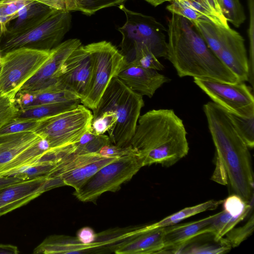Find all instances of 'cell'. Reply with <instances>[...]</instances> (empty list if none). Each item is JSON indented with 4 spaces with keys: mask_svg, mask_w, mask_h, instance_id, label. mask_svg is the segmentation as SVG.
Here are the masks:
<instances>
[{
    "mask_svg": "<svg viewBox=\"0 0 254 254\" xmlns=\"http://www.w3.org/2000/svg\"><path fill=\"white\" fill-rule=\"evenodd\" d=\"M216 148L217 169L231 189L246 201H254V172L249 148L236 131L227 112L212 101L203 106Z\"/></svg>",
    "mask_w": 254,
    "mask_h": 254,
    "instance_id": "obj_1",
    "label": "cell"
},
{
    "mask_svg": "<svg viewBox=\"0 0 254 254\" xmlns=\"http://www.w3.org/2000/svg\"><path fill=\"white\" fill-rule=\"evenodd\" d=\"M167 57L180 77L239 82L237 76L209 48L193 24L172 14L168 20Z\"/></svg>",
    "mask_w": 254,
    "mask_h": 254,
    "instance_id": "obj_2",
    "label": "cell"
},
{
    "mask_svg": "<svg viewBox=\"0 0 254 254\" xmlns=\"http://www.w3.org/2000/svg\"><path fill=\"white\" fill-rule=\"evenodd\" d=\"M183 120L172 109L150 110L140 116L130 145L143 166L169 167L186 156L189 147Z\"/></svg>",
    "mask_w": 254,
    "mask_h": 254,
    "instance_id": "obj_3",
    "label": "cell"
},
{
    "mask_svg": "<svg viewBox=\"0 0 254 254\" xmlns=\"http://www.w3.org/2000/svg\"><path fill=\"white\" fill-rule=\"evenodd\" d=\"M144 105L143 96L115 77L109 84L96 108L92 110V114L108 111L114 112L117 121L108 130V136L112 144L126 147L130 145Z\"/></svg>",
    "mask_w": 254,
    "mask_h": 254,
    "instance_id": "obj_4",
    "label": "cell"
},
{
    "mask_svg": "<svg viewBox=\"0 0 254 254\" xmlns=\"http://www.w3.org/2000/svg\"><path fill=\"white\" fill-rule=\"evenodd\" d=\"M69 11L57 10L35 27L25 32L0 35V53L20 48L51 51L58 45L70 29Z\"/></svg>",
    "mask_w": 254,
    "mask_h": 254,
    "instance_id": "obj_5",
    "label": "cell"
},
{
    "mask_svg": "<svg viewBox=\"0 0 254 254\" xmlns=\"http://www.w3.org/2000/svg\"><path fill=\"white\" fill-rule=\"evenodd\" d=\"M119 8L126 16V22L118 30L122 35L121 54L137 47H145L157 58H166L167 29L152 16L134 12L123 4Z\"/></svg>",
    "mask_w": 254,
    "mask_h": 254,
    "instance_id": "obj_6",
    "label": "cell"
},
{
    "mask_svg": "<svg viewBox=\"0 0 254 254\" xmlns=\"http://www.w3.org/2000/svg\"><path fill=\"white\" fill-rule=\"evenodd\" d=\"M93 114L83 105L40 120L34 131L46 139L50 148H57L77 142L91 129Z\"/></svg>",
    "mask_w": 254,
    "mask_h": 254,
    "instance_id": "obj_7",
    "label": "cell"
},
{
    "mask_svg": "<svg viewBox=\"0 0 254 254\" xmlns=\"http://www.w3.org/2000/svg\"><path fill=\"white\" fill-rule=\"evenodd\" d=\"M142 167L143 160L139 154L119 157L101 168L73 194L81 201L95 203L103 193L119 190Z\"/></svg>",
    "mask_w": 254,
    "mask_h": 254,
    "instance_id": "obj_8",
    "label": "cell"
},
{
    "mask_svg": "<svg viewBox=\"0 0 254 254\" xmlns=\"http://www.w3.org/2000/svg\"><path fill=\"white\" fill-rule=\"evenodd\" d=\"M51 51L15 49L2 55L0 64V93L12 99L48 59Z\"/></svg>",
    "mask_w": 254,
    "mask_h": 254,
    "instance_id": "obj_9",
    "label": "cell"
},
{
    "mask_svg": "<svg viewBox=\"0 0 254 254\" xmlns=\"http://www.w3.org/2000/svg\"><path fill=\"white\" fill-rule=\"evenodd\" d=\"M86 46L92 56L93 68L89 88L80 103L93 110L112 79L117 77L125 61L120 51L110 42L103 41Z\"/></svg>",
    "mask_w": 254,
    "mask_h": 254,
    "instance_id": "obj_10",
    "label": "cell"
},
{
    "mask_svg": "<svg viewBox=\"0 0 254 254\" xmlns=\"http://www.w3.org/2000/svg\"><path fill=\"white\" fill-rule=\"evenodd\" d=\"M194 83L226 111L239 116H254L253 88L244 82L229 83L193 78Z\"/></svg>",
    "mask_w": 254,
    "mask_h": 254,
    "instance_id": "obj_11",
    "label": "cell"
},
{
    "mask_svg": "<svg viewBox=\"0 0 254 254\" xmlns=\"http://www.w3.org/2000/svg\"><path fill=\"white\" fill-rule=\"evenodd\" d=\"M118 158L106 157L98 153L70 154L57 163L46 176L59 178L64 184L79 189L104 166Z\"/></svg>",
    "mask_w": 254,
    "mask_h": 254,
    "instance_id": "obj_12",
    "label": "cell"
},
{
    "mask_svg": "<svg viewBox=\"0 0 254 254\" xmlns=\"http://www.w3.org/2000/svg\"><path fill=\"white\" fill-rule=\"evenodd\" d=\"M93 68L91 54L86 46L74 50L61 67L58 82L82 99L89 88Z\"/></svg>",
    "mask_w": 254,
    "mask_h": 254,
    "instance_id": "obj_13",
    "label": "cell"
},
{
    "mask_svg": "<svg viewBox=\"0 0 254 254\" xmlns=\"http://www.w3.org/2000/svg\"><path fill=\"white\" fill-rule=\"evenodd\" d=\"M64 186L60 178L46 175L12 185L0 191V216L25 205L47 191Z\"/></svg>",
    "mask_w": 254,
    "mask_h": 254,
    "instance_id": "obj_14",
    "label": "cell"
},
{
    "mask_svg": "<svg viewBox=\"0 0 254 254\" xmlns=\"http://www.w3.org/2000/svg\"><path fill=\"white\" fill-rule=\"evenodd\" d=\"M81 45L79 39H72L53 49L47 61L20 90L36 91L56 83L62 66L70 54Z\"/></svg>",
    "mask_w": 254,
    "mask_h": 254,
    "instance_id": "obj_15",
    "label": "cell"
},
{
    "mask_svg": "<svg viewBox=\"0 0 254 254\" xmlns=\"http://www.w3.org/2000/svg\"><path fill=\"white\" fill-rule=\"evenodd\" d=\"M166 9L190 22L206 20L222 27H230L222 12L221 0H173Z\"/></svg>",
    "mask_w": 254,
    "mask_h": 254,
    "instance_id": "obj_16",
    "label": "cell"
},
{
    "mask_svg": "<svg viewBox=\"0 0 254 254\" xmlns=\"http://www.w3.org/2000/svg\"><path fill=\"white\" fill-rule=\"evenodd\" d=\"M217 57L237 76L239 82L248 81L249 59L245 39L239 32L230 27L226 30Z\"/></svg>",
    "mask_w": 254,
    "mask_h": 254,
    "instance_id": "obj_17",
    "label": "cell"
},
{
    "mask_svg": "<svg viewBox=\"0 0 254 254\" xmlns=\"http://www.w3.org/2000/svg\"><path fill=\"white\" fill-rule=\"evenodd\" d=\"M117 77L128 88L142 96L151 98L170 78L157 70L125 62Z\"/></svg>",
    "mask_w": 254,
    "mask_h": 254,
    "instance_id": "obj_18",
    "label": "cell"
},
{
    "mask_svg": "<svg viewBox=\"0 0 254 254\" xmlns=\"http://www.w3.org/2000/svg\"><path fill=\"white\" fill-rule=\"evenodd\" d=\"M212 215L199 220L164 227V247L161 253L178 254L184 246L197 237L211 233L209 225Z\"/></svg>",
    "mask_w": 254,
    "mask_h": 254,
    "instance_id": "obj_19",
    "label": "cell"
},
{
    "mask_svg": "<svg viewBox=\"0 0 254 254\" xmlns=\"http://www.w3.org/2000/svg\"><path fill=\"white\" fill-rule=\"evenodd\" d=\"M80 100L79 97L59 82L36 91L20 90L15 102L18 108L29 106Z\"/></svg>",
    "mask_w": 254,
    "mask_h": 254,
    "instance_id": "obj_20",
    "label": "cell"
},
{
    "mask_svg": "<svg viewBox=\"0 0 254 254\" xmlns=\"http://www.w3.org/2000/svg\"><path fill=\"white\" fill-rule=\"evenodd\" d=\"M164 228L144 231L137 228L135 234L119 245L115 250L116 254H158L164 247Z\"/></svg>",
    "mask_w": 254,
    "mask_h": 254,
    "instance_id": "obj_21",
    "label": "cell"
},
{
    "mask_svg": "<svg viewBox=\"0 0 254 254\" xmlns=\"http://www.w3.org/2000/svg\"><path fill=\"white\" fill-rule=\"evenodd\" d=\"M57 10L43 3L32 0L21 8L14 19L6 25L7 34H16L27 31L41 23Z\"/></svg>",
    "mask_w": 254,
    "mask_h": 254,
    "instance_id": "obj_22",
    "label": "cell"
},
{
    "mask_svg": "<svg viewBox=\"0 0 254 254\" xmlns=\"http://www.w3.org/2000/svg\"><path fill=\"white\" fill-rule=\"evenodd\" d=\"M41 137L32 131L0 136V168L6 164Z\"/></svg>",
    "mask_w": 254,
    "mask_h": 254,
    "instance_id": "obj_23",
    "label": "cell"
},
{
    "mask_svg": "<svg viewBox=\"0 0 254 254\" xmlns=\"http://www.w3.org/2000/svg\"><path fill=\"white\" fill-rule=\"evenodd\" d=\"M50 149L48 141L41 137L9 162L0 168V176H11L18 171L40 162L43 155Z\"/></svg>",
    "mask_w": 254,
    "mask_h": 254,
    "instance_id": "obj_24",
    "label": "cell"
},
{
    "mask_svg": "<svg viewBox=\"0 0 254 254\" xmlns=\"http://www.w3.org/2000/svg\"><path fill=\"white\" fill-rule=\"evenodd\" d=\"M59 10L79 11L91 15L100 9L121 4L127 0H33Z\"/></svg>",
    "mask_w": 254,
    "mask_h": 254,
    "instance_id": "obj_25",
    "label": "cell"
},
{
    "mask_svg": "<svg viewBox=\"0 0 254 254\" xmlns=\"http://www.w3.org/2000/svg\"><path fill=\"white\" fill-rule=\"evenodd\" d=\"M90 245L80 243L77 238L53 235L46 238L33 250L34 254H80L89 250Z\"/></svg>",
    "mask_w": 254,
    "mask_h": 254,
    "instance_id": "obj_26",
    "label": "cell"
},
{
    "mask_svg": "<svg viewBox=\"0 0 254 254\" xmlns=\"http://www.w3.org/2000/svg\"><path fill=\"white\" fill-rule=\"evenodd\" d=\"M223 200H209L198 204L186 207L155 223L141 227V231L172 226L178 222L201 212L215 209L222 204Z\"/></svg>",
    "mask_w": 254,
    "mask_h": 254,
    "instance_id": "obj_27",
    "label": "cell"
},
{
    "mask_svg": "<svg viewBox=\"0 0 254 254\" xmlns=\"http://www.w3.org/2000/svg\"><path fill=\"white\" fill-rule=\"evenodd\" d=\"M80 100L36 105L18 108L16 118L39 120L51 117L77 106Z\"/></svg>",
    "mask_w": 254,
    "mask_h": 254,
    "instance_id": "obj_28",
    "label": "cell"
},
{
    "mask_svg": "<svg viewBox=\"0 0 254 254\" xmlns=\"http://www.w3.org/2000/svg\"><path fill=\"white\" fill-rule=\"evenodd\" d=\"M191 22L209 48L218 57L226 30L228 28L220 27L206 20H195Z\"/></svg>",
    "mask_w": 254,
    "mask_h": 254,
    "instance_id": "obj_29",
    "label": "cell"
},
{
    "mask_svg": "<svg viewBox=\"0 0 254 254\" xmlns=\"http://www.w3.org/2000/svg\"><path fill=\"white\" fill-rule=\"evenodd\" d=\"M122 55L127 63L157 71L162 70L164 68L158 58L145 47H135Z\"/></svg>",
    "mask_w": 254,
    "mask_h": 254,
    "instance_id": "obj_30",
    "label": "cell"
},
{
    "mask_svg": "<svg viewBox=\"0 0 254 254\" xmlns=\"http://www.w3.org/2000/svg\"><path fill=\"white\" fill-rule=\"evenodd\" d=\"M243 219L232 215L224 209L213 214L209 228L214 240L219 241Z\"/></svg>",
    "mask_w": 254,
    "mask_h": 254,
    "instance_id": "obj_31",
    "label": "cell"
},
{
    "mask_svg": "<svg viewBox=\"0 0 254 254\" xmlns=\"http://www.w3.org/2000/svg\"><path fill=\"white\" fill-rule=\"evenodd\" d=\"M112 143L108 135H97L91 129L86 131L80 140L73 144L74 151L77 154L98 153L104 146Z\"/></svg>",
    "mask_w": 254,
    "mask_h": 254,
    "instance_id": "obj_32",
    "label": "cell"
},
{
    "mask_svg": "<svg viewBox=\"0 0 254 254\" xmlns=\"http://www.w3.org/2000/svg\"><path fill=\"white\" fill-rule=\"evenodd\" d=\"M232 248L222 238L214 244L199 243L191 241L179 250L178 254H219L229 252Z\"/></svg>",
    "mask_w": 254,
    "mask_h": 254,
    "instance_id": "obj_33",
    "label": "cell"
},
{
    "mask_svg": "<svg viewBox=\"0 0 254 254\" xmlns=\"http://www.w3.org/2000/svg\"><path fill=\"white\" fill-rule=\"evenodd\" d=\"M227 112L239 135L249 148H253L254 146V116L246 118Z\"/></svg>",
    "mask_w": 254,
    "mask_h": 254,
    "instance_id": "obj_34",
    "label": "cell"
},
{
    "mask_svg": "<svg viewBox=\"0 0 254 254\" xmlns=\"http://www.w3.org/2000/svg\"><path fill=\"white\" fill-rule=\"evenodd\" d=\"M221 8L227 21L239 27L245 21L246 15L240 0H221Z\"/></svg>",
    "mask_w": 254,
    "mask_h": 254,
    "instance_id": "obj_35",
    "label": "cell"
},
{
    "mask_svg": "<svg viewBox=\"0 0 254 254\" xmlns=\"http://www.w3.org/2000/svg\"><path fill=\"white\" fill-rule=\"evenodd\" d=\"M254 228V216L252 214L246 223L242 226L233 228L224 238L231 248L239 246L252 234Z\"/></svg>",
    "mask_w": 254,
    "mask_h": 254,
    "instance_id": "obj_36",
    "label": "cell"
},
{
    "mask_svg": "<svg viewBox=\"0 0 254 254\" xmlns=\"http://www.w3.org/2000/svg\"><path fill=\"white\" fill-rule=\"evenodd\" d=\"M249 12L248 36L249 41L248 81L254 87V0H247Z\"/></svg>",
    "mask_w": 254,
    "mask_h": 254,
    "instance_id": "obj_37",
    "label": "cell"
},
{
    "mask_svg": "<svg viewBox=\"0 0 254 254\" xmlns=\"http://www.w3.org/2000/svg\"><path fill=\"white\" fill-rule=\"evenodd\" d=\"M40 120L14 118L0 129V136L26 131L34 132Z\"/></svg>",
    "mask_w": 254,
    "mask_h": 254,
    "instance_id": "obj_38",
    "label": "cell"
},
{
    "mask_svg": "<svg viewBox=\"0 0 254 254\" xmlns=\"http://www.w3.org/2000/svg\"><path fill=\"white\" fill-rule=\"evenodd\" d=\"M116 121V114L113 111H105L93 115L91 130L96 134H103L114 126Z\"/></svg>",
    "mask_w": 254,
    "mask_h": 254,
    "instance_id": "obj_39",
    "label": "cell"
},
{
    "mask_svg": "<svg viewBox=\"0 0 254 254\" xmlns=\"http://www.w3.org/2000/svg\"><path fill=\"white\" fill-rule=\"evenodd\" d=\"M55 165L50 163L38 162L18 171L11 176L22 180L34 179L47 175Z\"/></svg>",
    "mask_w": 254,
    "mask_h": 254,
    "instance_id": "obj_40",
    "label": "cell"
},
{
    "mask_svg": "<svg viewBox=\"0 0 254 254\" xmlns=\"http://www.w3.org/2000/svg\"><path fill=\"white\" fill-rule=\"evenodd\" d=\"M18 110L14 99L0 93V129L16 117Z\"/></svg>",
    "mask_w": 254,
    "mask_h": 254,
    "instance_id": "obj_41",
    "label": "cell"
},
{
    "mask_svg": "<svg viewBox=\"0 0 254 254\" xmlns=\"http://www.w3.org/2000/svg\"><path fill=\"white\" fill-rule=\"evenodd\" d=\"M31 0H0V18L15 16Z\"/></svg>",
    "mask_w": 254,
    "mask_h": 254,
    "instance_id": "obj_42",
    "label": "cell"
},
{
    "mask_svg": "<svg viewBox=\"0 0 254 254\" xmlns=\"http://www.w3.org/2000/svg\"><path fill=\"white\" fill-rule=\"evenodd\" d=\"M98 153L106 157L116 158L132 154H138V152L131 145L120 147L112 143L103 146Z\"/></svg>",
    "mask_w": 254,
    "mask_h": 254,
    "instance_id": "obj_43",
    "label": "cell"
},
{
    "mask_svg": "<svg viewBox=\"0 0 254 254\" xmlns=\"http://www.w3.org/2000/svg\"><path fill=\"white\" fill-rule=\"evenodd\" d=\"M97 234L89 227H84L79 229L76 234L78 240L83 244H93L97 239Z\"/></svg>",
    "mask_w": 254,
    "mask_h": 254,
    "instance_id": "obj_44",
    "label": "cell"
},
{
    "mask_svg": "<svg viewBox=\"0 0 254 254\" xmlns=\"http://www.w3.org/2000/svg\"><path fill=\"white\" fill-rule=\"evenodd\" d=\"M22 181L23 180L14 176H0V191L7 187Z\"/></svg>",
    "mask_w": 254,
    "mask_h": 254,
    "instance_id": "obj_45",
    "label": "cell"
},
{
    "mask_svg": "<svg viewBox=\"0 0 254 254\" xmlns=\"http://www.w3.org/2000/svg\"><path fill=\"white\" fill-rule=\"evenodd\" d=\"M19 253L16 246L10 244H0V254H17Z\"/></svg>",
    "mask_w": 254,
    "mask_h": 254,
    "instance_id": "obj_46",
    "label": "cell"
},
{
    "mask_svg": "<svg viewBox=\"0 0 254 254\" xmlns=\"http://www.w3.org/2000/svg\"><path fill=\"white\" fill-rule=\"evenodd\" d=\"M152 6L156 7L165 2H171L173 0H144Z\"/></svg>",
    "mask_w": 254,
    "mask_h": 254,
    "instance_id": "obj_47",
    "label": "cell"
},
{
    "mask_svg": "<svg viewBox=\"0 0 254 254\" xmlns=\"http://www.w3.org/2000/svg\"><path fill=\"white\" fill-rule=\"evenodd\" d=\"M1 57H2V56H1V54L0 53V63H1Z\"/></svg>",
    "mask_w": 254,
    "mask_h": 254,
    "instance_id": "obj_48",
    "label": "cell"
},
{
    "mask_svg": "<svg viewBox=\"0 0 254 254\" xmlns=\"http://www.w3.org/2000/svg\"></svg>",
    "mask_w": 254,
    "mask_h": 254,
    "instance_id": "obj_49",
    "label": "cell"
}]
</instances>
